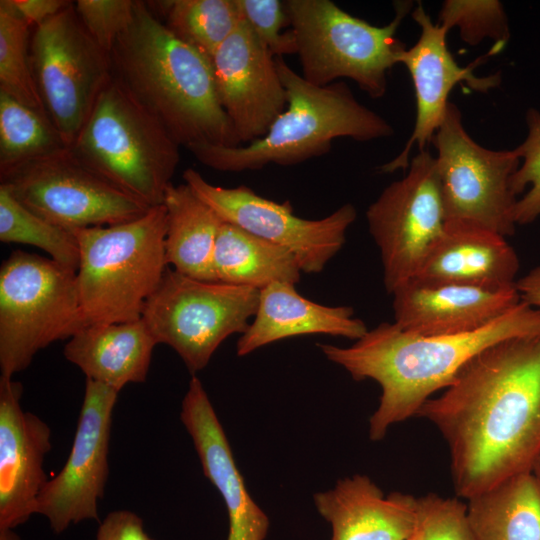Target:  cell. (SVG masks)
I'll list each match as a JSON object with an SVG mask.
<instances>
[{
	"instance_id": "obj_1",
	"label": "cell",
	"mask_w": 540,
	"mask_h": 540,
	"mask_svg": "<svg viewBox=\"0 0 540 540\" xmlns=\"http://www.w3.org/2000/svg\"><path fill=\"white\" fill-rule=\"evenodd\" d=\"M416 416L444 438L458 497L532 472L540 455V335L487 347Z\"/></svg>"
},
{
	"instance_id": "obj_2",
	"label": "cell",
	"mask_w": 540,
	"mask_h": 540,
	"mask_svg": "<svg viewBox=\"0 0 540 540\" xmlns=\"http://www.w3.org/2000/svg\"><path fill=\"white\" fill-rule=\"evenodd\" d=\"M536 335H540V310L521 300L493 322L468 333L424 336L384 322L349 347H318L354 380L379 384V404L369 419V438L379 441L393 425L416 416L475 355L508 338Z\"/></svg>"
},
{
	"instance_id": "obj_3",
	"label": "cell",
	"mask_w": 540,
	"mask_h": 540,
	"mask_svg": "<svg viewBox=\"0 0 540 540\" xmlns=\"http://www.w3.org/2000/svg\"><path fill=\"white\" fill-rule=\"evenodd\" d=\"M110 61L112 79L180 146L240 145L219 102L211 60L178 39L145 1H136L132 22L116 40Z\"/></svg>"
},
{
	"instance_id": "obj_4",
	"label": "cell",
	"mask_w": 540,
	"mask_h": 540,
	"mask_svg": "<svg viewBox=\"0 0 540 540\" xmlns=\"http://www.w3.org/2000/svg\"><path fill=\"white\" fill-rule=\"evenodd\" d=\"M287 95L285 110L267 134L245 146L199 143L187 149L203 165L221 172L290 166L328 153L336 138L371 141L391 136L392 126L355 98L344 82L317 86L275 59Z\"/></svg>"
},
{
	"instance_id": "obj_5",
	"label": "cell",
	"mask_w": 540,
	"mask_h": 540,
	"mask_svg": "<svg viewBox=\"0 0 540 540\" xmlns=\"http://www.w3.org/2000/svg\"><path fill=\"white\" fill-rule=\"evenodd\" d=\"M166 230L164 204L129 222L71 230L80 251L76 283L83 327L142 318L168 268Z\"/></svg>"
},
{
	"instance_id": "obj_6",
	"label": "cell",
	"mask_w": 540,
	"mask_h": 540,
	"mask_svg": "<svg viewBox=\"0 0 540 540\" xmlns=\"http://www.w3.org/2000/svg\"><path fill=\"white\" fill-rule=\"evenodd\" d=\"M180 145L112 79L70 146L87 166L149 207L163 204Z\"/></svg>"
},
{
	"instance_id": "obj_7",
	"label": "cell",
	"mask_w": 540,
	"mask_h": 540,
	"mask_svg": "<svg viewBox=\"0 0 540 540\" xmlns=\"http://www.w3.org/2000/svg\"><path fill=\"white\" fill-rule=\"evenodd\" d=\"M297 43L302 77L317 86L353 80L373 99L387 91V73L406 46L396 32L413 1L394 2L395 16L375 26L330 0L284 1Z\"/></svg>"
},
{
	"instance_id": "obj_8",
	"label": "cell",
	"mask_w": 540,
	"mask_h": 540,
	"mask_svg": "<svg viewBox=\"0 0 540 540\" xmlns=\"http://www.w3.org/2000/svg\"><path fill=\"white\" fill-rule=\"evenodd\" d=\"M76 272L16 250L0 269V368L12 377L41 349L83 329Z\"/></svg>"
},
{
	"instance_id": "obj_9",
	"label": "cell",
	"mask_w": 540,
	"mask_h": 540,
	"mask_svg": "<svg viewBox=\"0 0 540 540\" xmlns=\"http://www.w3.org/2000/svg\"><path fill=\"white\" fill-rule=\"evenodd\" d=\"M259 297L256 288L197 280L167 268L142 319L157 343L173 348L195 375L226 338L247 330Z\"/></svg>"
},
{
	"instance_id": "obj_10",
	"label": "cell",
	"mask_w": 540,
	"mask_h": 540,
	"mask_svg": "<svg viewBox=\"0 0 540 540\" xmlns=\"http://www.w3.org/2000/svg\"><path fill=\"white\" fill-rule=\"evenodd\" d=\"M29 56L46 112L70 147L111 80L110 54L84 28L71 2L32 29Z\"/></svg>"
},
{
	"instance_id": "obj_11",
	"label": "cell",
	"mask_w": 540,
	"mask_h": 540,
	"mask_svg": "<svg viewBox=\"0 0 540 540\" xmlns=\"http://www.w3.org/2000/svg\"><path fill=\"white\" fill-rule=\"evenodd\" d=\"M446 221L478 225L504 237L515 233L517 196L510 185L520 165L515 149L491 150L467 133L449 102L432 139Z\"/></svg>"
},
{
	"instance_id": "obj_12",
	"label": "cell",
	"mask_w": 540,
	"mask_h": 540,
	"mask_svg": "<svg viewBox=\"0 0 540 540\" xmlns=\"http://www.w3.org/2000/svg\"><path fill=\"white\" fill-rule=\"evenodd\" d=\"M0 185L36 215L68 230L129 222L150 208L87 166L70 147L0 171Z\"/></svg>"
},
{
	"instance_id": "obj_13",
	"label": "cell",
	"mask_w": 540,
	"mask_h": 540,
	"mask_svg": "<svg viewBox=\"0 0 540 540\" xmlns=\"http://www.w3.org/2000/svg\"><path fill=\"white\" fill-rule=\"evenodd\" d=\"M369 232L377 244L386 291L412 279L446 219L436 159L424 149L411 159L407 174L388 185L368 207Z\"/></svg>"
},
{
	"instance_id": "obj_14",
	"label": "cell",
	"mask_w": 540,
	"mask_h": 540,
	"mask_svg": "<svg viewBox=\"0 0 540 540\" xmlns=\"http://www.w3.org/2000/svg\"><path fill=\"white\" fill-rule=\"evenodd\" d=\"M183 179L224 222L291 251L304 273L325 268L343 247L346 231L357 216L355 207L347 203L322 219H304L295 215L290 202L272 201L244 185L216 186L192 168L184 171Z\"/></svg>"
},
{
	"instance_id": "obj_15",
	"label": "cell",
	"mask_w": 540,
	"mask_h": 540,
	"mask_svg": "<svg viewBox=\"0 0 540 540\" xmlns=\"http://www.w3.org/2000/svg\"><path fill=\"white\" fill-rule=\"evenodd\" d=\"M118 393L86 379L77 429L68 458L59 473L44 485L36 514L45 516L52 531L64 532L85 520L98 521V501L109 475L112 413Z\"/></svg>"
},
{
	"instance_id": "obj_16",
	"label": "cell",
	"mask_w": 540,
	"mask_h": 540,
	"mask_svg": "<svg viewBox=\"0 0 540 540\" xmlns=\"http://www.w3.org/2000/svg\"><path fill=\"white\" fill-rule=\"evenodd\" d=\"M411 15L421 33L412 47L400 52L398 63L408 69L413 82L416 98L415 124L403 150L390 162L379 167L382 173H392L409 167V156L414 145H417L419 151L426 149L444 119L450 102L449 94L456 85L465 82L470 89L486 93L501 83L499 72L482 77L473 72L485 57L500 52V47L494 45L485 56L462 67L457 64L447 47L448 31L431 20L422 3L416 4Z\"/></svg>"
},
{
	"instance_id": "obj_17",
	"label": "cell",
	"mask_w": 540,
	"mask_h": 540,
	"mask_svg": "<svg viewBox=\"0 0 540 540\" xmlns=\"http://www.w3.org/2000/svg\"><path fill=\"white\" fill-rule=\"evenodd\" d=\"M275 59L243 19L211 59L219 102L241 143L265 136L287 106Z\"/></svg>"
},
{
	"instance_id": "obj_18",
	"label": "cell",
	"mask_w": 540,
	"mask_h": 540,
	"mask_svg": "<svg viewBox=\"0 0 540 540\" xmlns=\"http://www.w3.org/2000/svg\"><path fill=\"white\" fill-rule=\"evenodd\" d=\"M22 384L0 376V529H14L36 514L49 480L43 469L51 429L21 406Z\"/></svg>"
},
{
	"instance_id": "obj_19",
	"label": "cell",
	"mask_w": 540,
	"mask_h": 540,
	"mask_svg": "<svg viewBox=\"0 0 540 540\" xmlns=\"http://www.w3.org/2000/svg\"><path fill=\"white\" fill-rule=\"evenodd\" d=\"M394 323L424 335H456L478 330L520 301L515 284L484 287L410 279L393 293Z\"/></svg>"
},
{
	"instance_id": "obj_20",
	"label": "cell",
	"mask_w": 540,
	"mask_h": 540,
	"mask_svg": "<svg viewBox=\"0 0 540 540\" xmlns=\"http://www.w3.org/2000/svg\"><path fill=\"white\" fill-rule=\"evenodd\" d=\"M180 419L192 438L204 475L225 504L227 540H265L269 518L250 496L224 429L196 375H192L182 400Z\"/></svg>"
},
{
	"instance_id": "obj_21",
	"label": "cell",
	"mask_w": 540,
	"mask_h": 540,
	"mask_svg": "<svg viewBox=\"0 0 540 540\" xmlns=\"http://www.w3.org/2000/svg\"><path fill=\"white\" fill-rule=\"evenodd\" d=\"M313 500L330 524V540H408L416 529L417 497L385 494L367 475L340 479Z\"/></svg>"
},
{
	"instance_id": "obj_22",
	"label": "cell",
	"mask_w": 540,
	"mask_h": 540,
	"mask_svg": "<svg viewBox=\"0 0 540 540\" xmlns=\"http://www.w3.org/2000/svg\"><path fill=\"white\" fill-rule=\"evenodd\" d=\"M520 261L506 237L475 224L446 221L412 279L484 287L514 285Z\"/></svg>"
},
{
	"instance_id": "obj_23",
	"label": "cell",
	"mask_w": 540,
	"mask_h": 540,
	"mask_svg": "<svg viewBox=\"0 0 540 540\" xmlns=\"http://www.w3.org/2000/svg\"><path fill=\"white\" fill-rule=\"evenodd\" d=\"M366 324L349 306H326L298 293L295 284L275 282L260 290L254 320L239 337L236 352L246 356L260 347L289 337L324 334L358 340Z\"/></svg>"
},
{
	"instance_id": "obj_24",
	"label": "cell",
	"mask_w": 540,
	"mask_h": 540,
	"mask_svg": "<svg viewBox=\"0 0 540 540\" xmlns=\"http://www.w3.org/2000/svg\"><path fill=\"white\" fill-rule=\"evenodd\" d=\"M157 344L140 318L84 327L69 339L64 356L81 369L86 379L119 392L129 383L145 382Z\"/></svg>"
},
{
	"instance_id": "obj_25",
	"label": "cell",
	"mask_w": 540,
	"mask_h": 540,
	"mask_svg": "<svg viewBox=\"0 0 540 540\" xmlns=\"http://www.w3.org/2000/svg\"><path fill=\"white\" fill-rule=\"evenodd\" d=\"M163 204L167 211L164 241L167 264L185 276L216 282L213 256L224 221L186 183H171Z\"/></svg>"
},
{
	"instance_id": "obj_26",
	"label": "cell",
	"mask_w": 540,
	"mask_h": 540,
	"mask_svg": "<svg viewBox=\"0 0 540 540\" xmlns=\"http://www.w3.org/2000/svg\"><path fill=\"white\" fill-rule=\"evenodd\" d=\"M466 505L477 540H540V482L532 472L511 476Z\"/></svg>"
},
{
	"instance_id": "obj_27",
	"label": "cell",
	"mask_w": 540,
	"mask_h": 540,
	"mask_svg": "<svg viewBox=\"0 0 540 540\" xmlns=\"http://www.w3.org/2000/svg\"><path fill=\"white\" fill-rule=\"evenodd\" d=\"M213 270L216 282L259 290L275 282L297 284L302 272L291 251L227 222L217 236Z\"/></svg>"
},
{
	"instance_id": "obj_28",
	"label": "cell",
	"mask_w": 540,
	"mask_h": 540,
	"mask_svg": "<svg viewBox=\"0 0 540 540\" xmlns=\"http://www.w3.org/2000/svg\"><path fill=\"white\" fill-rule=\"evenodd\" d=\"M164 25L208 59L235 30L242 17L236 0L149 1Z\"/></svg>"
},
{
	"instance_id": "obj_29",
	"label": "cell",
	"mask_w": 540,
	"mask_h": 540,
	"mask_svg": "<svg viewBox=\"0 0 540 540\" xmlns=\"http://www.w3.org/2000/svg\"><path fill=\"white\" fill-rule=\"evenodd\" d=\"M67 148L49 117L0 91V171Z\"/></svg>"
},
{
	"instance_id": "obj_30",
	"label": "cell",
	"mask_w": 540,
	"mask_h": 540,
	"mask_svg": "<svg viewBox=\"0 0 540 540\" xmlns=\"http://www.w3.org/2000/svg\"><path fill=\"white\" fill-rule=\"evenodd\" d=\"M0 241L38 247L74 272L79 267V245L73 232L27 209L3 185H0Z\"/></svg>"
},
{
	"instance_id": "obj_31",
	"label": "cell",
	"mask_w": 540,
	"mask_h": 540,
	"mask_svg": "<svg viewBox=\"0 0 540 540\" xmlns=\"http://www.w3.org/2000/svg\"><path fill=\"white\" fill-rule=\"evenodd\" d=\"M31 26L12 0L0 1V91L48 116L37 90L29 56Z\"/></svg>"
},
{
	"instance_id": "obj_32",
	"label": "cell",
	"mask_w": 540,
	"mask_h": 540,
	"mask_svg": "<svg viewBox=\"0 0 540 540\" xmlns=\"http://www.w3.org/2000/svg\"><path fill=\"white\" fill-rule=\"evenodd\" d=\"M436 23L447 31L457 27L461 39L472 46L490 38L503 48L510 37L508 19L498 0H446Z\"/></svg>"
},
{
	"instance_id": "obj_33",
	"label": "cell",
	"mask_w": 540,
	"mask_h": 540,
	"mask_svg": "<svg viewBox=\"0 0 540 540\" xmlns=\"http://www.w3.org/2000/svg\"><path fill=\"white\" fill-rule=\"evenodd\" d=\"M527 136L514 148L522 163L511 177L510 185L517 196L527 186L528 191L517 200L515 222L526 225L540 217V112L530 108L526 113Z\"/></svg>"
},
{
	"instance_id": "obj_34",
	"label": "cell",
	"mask_w": 540,
	"mask_h": 540,
	"mask_svg": "<svg viewBox=\"0 0 540 540\" xmlns=\"http://www.w3.org/2000/svg\"><path fill=\"white\" fill-rule=\"evenodd\" d=\"M416 532L418 540H477L466 503L434 493L417 497Z\"/></svg>"
},
{
	"instance_id": "obj_35",
	"label": "cell",
	"mask_w": 540,
	"mask_h": 540,
	"mask_svg": "<svg viewBox=\"0 0 540 540\" xmlns=\"http://www.w3.org/2000/svg\"><path fill=\"white\" fill-rule=\"evenodd\" d=\"M241 17L261 44L275 58L297 54L292 30L282 32L290 20L285 3L279 0H236Z\"/></svg>"
},
{
	"instance_id": "obj_36",
	"label": "cell",
	"mask_w": 540,
	"mask_h": 540,
	"mask_svg": "<svg viewBox=\"0 0 540 540\" xmlns=\"http://www.w3.org/2000/svg\"><path fill=\"white\" fill-rule=\"evenodd\" d=\"M134 0H77L76 13L97 44L110 54L118 37L132 22Z\"/></svg>"
},
{
	"instance_id": "obj_37",
	"label": "cell",
	"mask_w": 540,
	"mask_h": 540,
	"mask_svg": "<svg viewBox=\"0 0 540 540\" xmlns=\"http://www.w3.org/2000/svg\"><path fill=\"white\" fill-rule=\"evenodd\" d=\"M96 540H154L144 530L143 520L129 510L110 512L100 523Z\"/></svg>"
},
{
	"instance_id": "obj_38",
	"label": "cell",
	"mask_w": 540,
	"mask_h": 540,
	"mask_svg": "<svg viewBox=\"0 0 540 540\" xmlns=\"http://www.w3.org/2000/svg\"><path fill=\"white\" fill-rule=\"evenodd\" d=\"M71 2L66 0H12L17 11L33 28L58 14Z\"/></svg>"
},
{
	"instance_id": "obj_39",
	"label": "cell",
	"mask_w": 540,
	"mask_h": 540,
	"mask_svg": "<svg viewBox=\"0 0 540 540\" xmlns=\"http://www.w3.org/2000/svg\"><path fill=\"white\" fill-rule=\"evenodd\" d=\"M515 286L521 300L540 310V266L517 280Z\"/></svg>"
},
{
	"instance_id": "obj_40",
	"label": "cell",
	"mask_w": 540,
	"mask_h": 540,
	"mask_svg": "<svg viewBox=\"0 0 540 540\" xmlns=\"http://www.w3.org/2000/svg\"><path fill=\"white\" fill-rule=\"evenodd\" d=\"M0 540H22L14 529H0Z\"/></svg>"
},
{
	"instance_id": "obj_41",
	"label": "cell",
	"mask_w": 540,
	"mask_h": 540,
	"mask_svg": "<svg viewBox=\"0 0 540 540\" xmlns=\"http://www.w3.org/2000/svg\"><path fill=\"white\" fill-rule=\"evenodd\" d=\"M532 473L536 476V478L540 482V455L538 456V458L536 459L532 467Z\"/></svg>"
},
{
	"instance_id": "obj_42",
	"label": "cell",
	"mask_w": 540,
	"mask_h": 540,
	"mask_svg": "<svg viewBox=\"0 0 540 540\" xmlns=\"http://www.w3.org/2000/svg\"><path fill=\"white\" fill-rule=\"evenodd\" d=\"M408 540H418V535H417L416 529H415L414 534Z\"/></svg>"
}]
</instances>
